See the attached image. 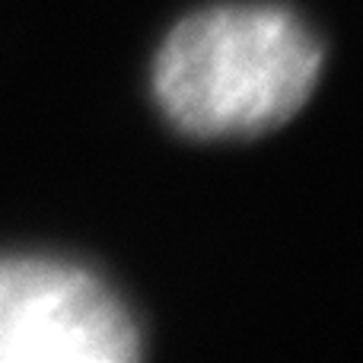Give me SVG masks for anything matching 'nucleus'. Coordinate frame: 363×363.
Here are the masks:
<instances>
[{
	"label": "nucleus",
	"instance_id": "1",
	"mask_svg": "<svg viewBox=\"0 0 363 363\" xmlns=\"http://www.w3.org/2000/svg\"><path fill=\"white\" fill-rule=\"evenodd\" d=\"M322 61L319 38L290 10L211 6L185 16L160 45L153 93L191 138H252L306 106Z\"/></svg>",
	"mask_w": 363,
	"mask_h": 363
},
{
	"label": "nucleus",
	"instance_id": "2",
	"mask_svg": "<svg viewBox=\"0 0 363 363\" xmlns=\"http://www.w3.org/2000/svg\"><path fill=\"white\" fill-rule=\"evenodd\" d=\"M138 357V325L93 271L55 258H0V363Z\"/></svg>",
	"mask_w": 363,
	"mask_h": 363
}]
</instances>
